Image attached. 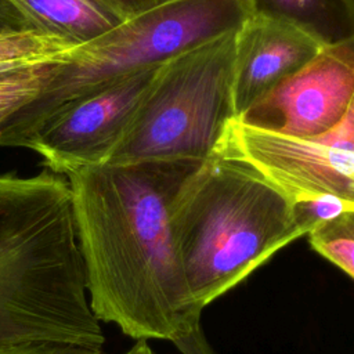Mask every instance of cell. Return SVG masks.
I'll use <instances>...</instances> for the list:
<instances>
[{
  "instance_id": "18",
  "label": "cell",
  "mask_w": 354,
  "mask_h": 354,
  "mask_svg": "<svg viewBox=\"0 0 354 354\" xmlns=\"http://www.w3.org/2000/svg\"><path fill=\"white\" fill-rule=\"evenodd\" d=\"M68 54V53H66ZM65 55V54H64ZM53 59V58H51ZM48 61V59H47ZM44 62V61H41ZM40 62H24V61H14V62H0V77H4L7 75H11L14 72H18L21 69L37 65Z\"/></svg>"
},
{
  "instance_id": "6",
  "label": "cell",
  "mask_w": 354,
  "mask_h": 354,
  "mask_svg": "<svg viewBox=\"0 0 354 354\" xmlns=\"http://www.w3.org/2000/svg\"><path fill=\"white\" fill-rule=\"evenodd\" d=\"M213 158L253 169L293 203L332 198L354 210V149L324 136L295 138L232 119Z\"/></svg>"
},
{
  "instance_id": "17",
  "label": "cell",
  "mask_w": 354,
  "mask_h": 354,
  "mask_svg": "<svg viewBox=\"0 0 354 354\" xmlns=\"http://www.w3.org/2000/svg\"><path fill=\"white\" fill-rule=\"evenodd\" d=\"M126 18L149 10L165 0H109Z\"/></svg>"
},
{
  "instance_id": "1",
  "label": "cell",
  "mask_w": 354,
  "mask_h": 354,
  "mask_svg": "<svg viewBox=\"0 0 354 354\" xmlns=\"http://www.w3.org/2000/svg\"><path fill=\"white\" fill-rule=\"evenodd\" d=\"M203 162L66 171L91 311L136 340L174 342L201 324L177 257L171 212Z\"/></svg>"
},
{
  "instance_id": "12",
  "label": "cell",
  "mask_w": 354,
  "mask_h": 354,
  "mask_svg": "<svg viewBox=\"0 0 354 354\" xmlns=\"http://www.w3.org/2000/svg\"><path fill=\"white\" fill-rule=\"evenodd\" d=\"M307 238L313 250L354 278V210L319 223Z\"/></svg>"
},
{
  "instance_id": "5",
  "label": "cell",
  "mask_w": 354,
  "mask_h": 354,
  "mask_svg": "<svg viewBox=\"0 0 354 354\" xmlns=\"http://www.w3.org/2000/svg\"><path fill=\"white\" fill-rule=\"evenodd\" d=\"M238 30V29H236ZM235 32L165 64L106 165L205 162L235 119Z\"/></svg>"
},
{
  "instance_id": "3",
  "label": "cell",
  "mask_w": 354,
  "mask_h": 354,
  "mask_svg": "<svg viewBox=\"0 0 354 354\" xmlns=\"http://www.w3.org/2000/svg\"><path fill=\"white\" fill-rule=\"evenodd\" d=\"M171 231L191 303L201 314L311 225L253 169L212 158L178 194Z\"/></svg>"
},
{
  "instance_id": "14",
  "label": "cell",
  "mask_w": 354,
  "mask_h": 354,
  "mask_svg": "<svg viewBox=\"0 0 354 354\" xmlns=\"http://www.w3.org/2000/svg\"><path fill=\"white\" fill-rule=\"evenodd\" d=\"M36 30L43 32L14 0H0V40Z\"/></svg>"
},
{
  "instance_id": "16",
  "label": "cell",
  "mask_w": 354,
  "mask_h": 354,
  "mask_svg": "<svg viewBox=\"0 0 354 354\" xmlns=\"http://www.w3.org/2000/svg\"><path fill=\"white\" fill-rule=\"evenodd\" d=\"M8 354H104L102 350H91L73 344L40 343L17 348Z\"/></svg>"
},
{
  "instance_id": "8",
  "label": "cell",
  "mask_w": 354,
  "mask_h": 354,
  "mask_svg": "<svg viewBox=\"0 0 354 354\" xmlns=\"http://www.w3.org/2000/svg\"><path fill=\"white\" fill-rule=\"evenodd\" d=\"M354 97V37L324 46L299 72L245 111L236 120L295 138L329 131Z\"/></svg>"
},
{
  "instance_id": "19",
  "label": "cell",
  "mask_w": 354,
  "mask_h": 354,
  "mask_svg": "<svg viewBox=\"0 0 354 354\" xmlns=\"http://www.w3.org/2000/svg\"><path fill=\"white\" fill-rule=\"evenodd\" d=\"M123 354H156L152 347L147 343V340H137L136 344H133L127 351Z\"/></svg>"
},
{
  "instance_id": "2",
  "label": "cell",
  "mask_w": 354,
  "mask_h": 354,
  "mask_svg": "<svg viewBox=\"0 0 354 354\" xmlns=\"http://www.w3.org/2000/svg\"><path fill=\"white\" fill-rule=\"evenodd\" d=\"M62 174L0 176V354L62 343L102 350Z\"/></svg>"
},
{
  "instance_id": "11",
  "label": "cell",
  "mask_w": 354,
  "mask_h": 354,
  "mask_svg": "<svg viewBox=\"0 0 354 354\" xmlns=\"http://www.w3.org/2000/svg\"><path fill=\"white\" fill-rule=\"evenodd\" d=\"M254 12L286 21L324 46L354 37V0H250Z\"/></svg>"
},
{
  "instance_id": "9",
  "label": "cell",
  "mask_w": 354,
  "mask_h": 354,
  "mask_svg": "<svg viewBox=\"0 0 354 354\" xmlns=\"http://www.w3.org/2000/svg\"><path fill=\"white\" fill-rule=\"evenodd\" d=\"M322 47L293 24L253 12L235 35V119L306 66Z\"/></svg>"
},
{
  "instance_id": "13",
  "label": "cell",
  "mask_w": 354,
  "mask_h": 354,
  "mask_svg": "<svg viewBox=\"0 0 354 354\" xmlns=\"http://www.w3.org/2000/svg\"><path fill=\"white\" fill-rule=\"evenodd\" d=\"M65 55L0 77V124L40 93L44 83L51 76L54 65Z\"/></svg>"
},
{
  "instance_id": "10",
  "label": "cell",
  "mask_w": 354,
  "mask_h": 354,
  "mask_svg": "<svg viewBox=\"0 0 354 354\" xmlns=\"http://www.w3.org/2000/svg\"><path fill=\"white\" fill-rule=\"evenodd\" d=\"M40 30L76 48L108 33L126 17L109 0H14Z\"/></svg>"
},
{
  "instance_id": "15",
  "label": "cell",
  "mask_w": 354,
  "mask_h": 354,
  "mask_svg": "<svg viewBox=\"0 0 354 354\" xmlns=\"http://www.w3.org/2000/svg\"><path fill=\"white\" fill-rule=\"evenodd\" d=\"M181 354H216L209 343L201 324L195 325L189 332L173 342Z\"/></svg>"
},
{
  "instance_id": "7",
  "label": "cell",
  "mask_w": 354,
  "mask_h": 354,
  "mask_svg": "<svg viewBox=\"0 0 354 354\" xmlns=\"http://www.w3.org/2000/svg\"><path fill=\"white\" fill-rule=\"evenodd\" d=\"M162 66L129 75L71 102L25 148L36 152L55 174L106 165Z\"/></svg>"
},
{
  "instance_id": "4",
  "label": "cell",
  "mask_w": 354,
  "mask_h": 354,
  "mask_svg": "<svg viewBox=\"0 0 354 354\" xmlns=\"http://www.w3.org/2000/svg\"><path fill=\"white\" fill-rule=\"evenodd\" d=\"M250 0H165L59 59L40 93L0 124V147H24L59 109L129 75L235 32Z\"/></svg>"
}]
</instances>
